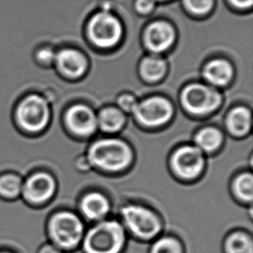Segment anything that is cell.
I'll use <instances>...</instances> for the list:
<instances>
[{
  "label": "cell",
  "instance_id": "1",
  "mask_svg": "<svg viewBox=\"0 0 253 253\" xmlns=\"http://www.w3.org/2000/svg\"><path fill=\"white\" fill-rule=\"evenodd\" d=\"M126 241L123 225L114 219L100 220L84 234V253H121Z\"/></svg>",
  "mask_w": 253,
  "mask_h": 253
},
{
  "label": "cell",
  "instance_id": "2",
  "mask_svg": "<svg viewBox=\"0 0 253 253\" xmlns=\"http://www.w3.org/2000/svg\"><path fill=\"white\" fill-rule=\"evenodd\" d=\"M131 158L130 147L119 139L97 141L88 151V159L91 164L106 170H121L130 165Z\"/></svg>",
  "mask_w": 253,
  "mask_h": 253
},
{
  "label": "cell",
  "instance_id": "3",
  "mask_svg": "<svg viewBox=\"0 0 253 253\" xmlns=\"http://www.w3.org/2000/svg\"><path fill=\"white\" fill-rule=\"evenodd\" d=\"M125 230L141 240H150L158 236L162 230L161 220L151 209L142 206L128 205L121 209Z\"/></svg>",
  "mask_w": 253,
  "mask_h": 253
},
{
  "label": "cell",
  "instance_id": "4",
  "mask_svg": "<svg viewBox=\"0 0 253 253\" xmlns=\"http://www.w3.org/2000/svg\"><path fill=\"white\" fill-rule=\"evenodd\" d=\"M49 233L57 246L71 250L82 243L84 225L79 217L72 212H59L49 223Z\"/></svg>",
  "mask_w": 253,
  "mask_h": 253
},
{
  "label": "cell",
  "instance_id": "5",
  "mask_svg": "<svg viewBox=\"0 0 253 253\" xmlns=\"http://www.w3.org/2000/svg\"><path fill=\"white\" fill-rule=\"evenodd\" d=\"M49 119L48 104L38 95L29 96L17 110V120L20 126L29 132H38L44 129Z\"/></svg>",
  "mask_w": 253,
  "mask_h": 253
},
{
  "label": "cell",
  "instance_id": "6",
  "mask_svg": "<svg viewBox=\"0 0 253 253\" xmlns=\"http://www.w3.org/2000/svg\"><path fill=\"white\" fill-rule=\"evenodd\" d=\"M221 96L217 90L202 84H192L181 93V102L186 110L195 114L211 113L219 106Z\"/></svg>",
  "mask_w": 253,
  "mask_h": 253
},
{
  "label": "cell",
  "instance_id": "7",
  "mask_svg": "<svg viewBox=\"0 0 253 253\" xmlns=\"http://www.w3.org/2000/svg\"><path fill=\"white\" fill-rule=\"evenodd\" d=\"M89 38L100 48H111L118 43L122 36L120 21L111 14L98 13L88 24Z\"/></svg>",
  "mask_w": 253,
  "mask_h": 253
},
{
  "label": "cell",
  "instance_id": "8",
  "mask_svg": "<svg viewBox=\"0 0 253 253\" xmlns=\"http://www.w3.org/2000/svg\"><path fill=\"white\" fill-rule=\"evenodd\" d=\"M173 113L168 99L152 97L137 103L133 113L137 120L147 126H158L167 123Z\"/></svg>",
  "mask_w": 253,
  "mask_h": 253
},
{
  "label": "cell",
  "instance_id": "9",
  "mask_svg": "<svg viewBox=\"0 0 253 253\" xmlns=\"http://www.w3.org/2000/svg\"><path fill=\"white\" fill-rule=\"evenodd\" d=\"M171 163L174 170L181 177L193 179L202 172L204 158L198 147L183 146L174 152Z\"/></svg>",
  "mask_w": 253,
  "mask_h": 253
},
{
  "label": "cell",
  "instance_id": "10",
  "mask_svg": "<svg viewBox=\"0 0 253 253\" xmlns=\"http://www.w3.org/2000/svg\"><path fill=\"white\" fill-rule=\"evenodd\" d=\"M69 129L81 136H87L95 130L97 118L92 110L83 105L72 106L66 115Z\"/></svg>",
  "mask_w": 253,
  "mask_h": 253
},
{
  "label": "cell",
  "instance_id": "11",
  "mask_svg": "<svg viewBox=\"0 0 253 253\" xmlns=\"http://www.w3.org/2000/svg\"><path fill=\"white\" fill-rule=\"evenodd\" d=\"M55 190V181L48 174L39 173L32 175L25 182L23 191L29 202L41 203L48 201Z\"/></svg>",
  "mask_w": 253,
  "mask_h": 253
},
{
  "label": "cell",
  "instance_id": "12",
  "mask_svg": "<svg viewBox=\"0 0 253 253\" xmlns=\"http://www.w3.org/2000/svg\"><path fill=\"white\" fill-rule=\"evenodd\" d=\"M144 39L148 48L152 51H165L174 42V31L168 23L156 22L148 28Z\"/></svg>",
  "mask_w": 253,
  "mask_h": 253
},
{
  "label": "cell",
  "instance_id": "13",
  "mask_svg": "<svg viewBox=\"0 0 253 253\" xmlns=\"http://www.w3.org/2000/svg\"><path fill=\"white\" fill-rule=\"evenodd\" d=\"M55 60L59 70L70 78L83 76L87 66L85 56L74 49H63L55 55Z\"/></svg>",
  "mask_w": 253,
  "mask_h": 253
},
{
  "label": "cell",
  "instance_id": "14",
  "mask_svg": "<svg viewBox=\"0 0 253 253\" xmlns=\"http://www.w3.org/2000/svg\"><path fill=\"white\" fill-rule=\"evenodd\" d=\"M80 208L86 219L100 221L109 212L110 204L106 196L99 193H90L83 197Z\"/></svg>",
  "mask_w": 253,
  "mask_h": 253
},
{
  "label": "cell",
  "instance_id": "15",
  "mask_svg": "<svg viewBox=\"0 0 253 253\" xmlns=\"http://www.w3.org/2000/svg\"><path fill=\"white\" fill-rule=\"evenodd\" d=\"M233 74L231 64L222 59H216L209 62L203 71L205 79L215 85H226L232 79Z\"/></svg>",
  "mask_w": 253,
  "mask_h": 253
},
{
  "label": "cell",
  "instance_id": "16",
  "mask_svg": "<svg viewBox=\"0 0 253 253\" xmlns=\"http://www.w3.org/2000/svg\"><path fill=\"white\" fill-rule=\"evenodd\" d=\"M226 125L232 133L242 136L249 132L252 126V114L249 110L240 106L231 111L228 114Z\"/></svg>",
  "mask_w": 253,
  "mask_h": 253
},
{
  "label": "cell",
  "instance_id": "17",
  "mask_svg": "<svg viewBox=\"0 0 253 253\" xmlns=\"http://www.w3.org/2000/svg\"><path fill=\"white\" fill-rule=\"evenodd\" d=\"M225 253H253V238L245 232L237 231L226 237Z\"/></svg>",
  "mask_w": 253,
  "mask_h": 253
},
{
  "label": "cell",
  "instance_id": "18",
  "mask_svg": "<svg viewBox=\"0 0 253 253\" xmlns=\"http://www.w3.org/2000/svg\"><path fill=\"white\" fill-rule=\"evenodd\" d=\"M97 124L105 131L116 132L123 126L125 116L120 109L108 107L99 113V117L97 118Z\"/></svg>",
  "mask_w": 253,
  "mask_h": 253
},
{
  "label": "cell",
  "instance_id": "19",
  "mask_svg": "<svg viewBox=\"0 0 253 253\" xmlns=\"http://www.w3.org/2000/svg\"><path fill=\"white\" fill-rule=\"evenodd\" d=\"M165 71L166 63L161 58L149 56L141 62V75L149 82H156L161 79L165 76Z\"/></svg>",
  "mask_w": 253,
  "mask_h": 253
},
{
  "label": "cell",
  "instance_id": "20",
  "mask_svg": "<svg viewBox=\"0 0 253 253\" xmlns=\"http://www.w3.org/2000/svg\"><path fill=\"white\" fill-rule=\"evenodd\" d=\"M199 149L211 152L219 148L222 142V135L219 130L212 127H208L201 130L195 138Z\"/></svg>",
  "mask_w": 253,
  "mask_h": 253
},
{
  "label": "cell",
  "instance_id": "21",
  "mask_svg": "<svg viewBox=\"0 0 253 253\" xmlns=\"http://www.w3.org/2000/svg\"><path fill=\"white\" fill-rule=\"evenodd\" d=\"M234 193L240 201L251 202L253 197V177L252 174H243L237 178L233 185Z\"/></svg>",
  "mask_w": 253,
  "mask_h": 253
},
{
  "label": "cell",
  "instance_id": "22",
  "mask_svg": "<svg viewBox=\"0 0 253 253\" xmlns=\"http://www.w3.org/2000/svg\"><path fill=\"white\" fill-rule=\"evenodd\" d=\"M150 253H183L182 246L174 237L158 238L151 245Z\"/></svg>",
  "mask_w": 253,
  "mask_h": 253
},
{
  "label": "cell",
  "instance_id": "23",
  "mask_svg": "<svg viewBox=\"0 0 253 253\" xmlns=\"http://www.w3.org/2000/svg\"><path fill=\"white\" fill-rule=\"evenodd\" d=\"M22 183L14 174H6L0 178V195L5 197H15L20 193Z\"/></svg>",
  "mask_w": 253,
  "mask_h": 253
},
{
  "label": "cell",
  "instance_id": "24",
  "mask_svg": "<svg viewBox=\"0 0 253 253\" xmlns=\"http://www.w3.org/2000/svg\"><path fill=\"white\" fill-rule=\"evenodd\" d=\"M185 5L195 14H205L211 10L212 0H184Z\"/></svg>",
  "mask_w": 253,
  "mask_h": 253
},
{
  "label": "cell",
  "instance_id": "25",
  "mask_svg": "<svg viewBox=\"0 0 253 253\" xmlns=\"http://www.w3.org/2000/svg\"><path fill=\"white\" fill-rule=\"evenodd\" d=\"M118 102H119L120 108L128 113H133L134 110L137 105V101L133 96L129 95V94H124V95L120 96Z\"/></svg>",
  "mask_w": 253,
  "mask_h": 253
},
{
  "label": "cell",
  "instance_id": "26",
  "mask_svg": "<svg viewBox=\"0 0 253 253\" xmlns=\"http://www.w3.org/2000/svg\"><path fill=\"white\" fill-rule=\"evenodd\" d=\"M154 4V0H137L136 6L138 11L142 13H148L153 9Z\"/></svg>",
  "mask_w": 253,
  "mask_h": 253
},
{
  "label": "cell",
  "instance_id": "27",
  "mask_svg": "<svg viewBox=\"0 0 253 253\" xmlns=\"http://www.w3.org/2000/svg\"><path fill=\"white\" fill-rule=\"evenodd\" d=\"M38 59L41 62H45V63H49L52 62L54 59H55V55L54 53L49 50V49H43L38 53Z\"/></svg>",
  "mask_w": 253,
  "mask_h": 253
},
{
  "label": "cell",
  "instance_id": "28",
  "mask_svg": "<svg viewBox=\"0 0 253 253\" xmlns=\"http://www.w3.org/2000/svg\"><path fill=\"white\" fill-rule=\"evenodd\" d=\"M232 3L240 8H247L253 4V0H231Z\"/></svg>",
  "mask_w": 253,
  "mask_h": 253
},
{
  "label": "cell",
  "instance_id": "29",
  "mask_svg": "<svg viewBox=\"0 0 253 253\" xmlns=\"http://www.w3.org/2000/svg\"><path fill=\"white\" fill-rule=\"evenodd\" d=\"M40 253H61L60 251L57 250L56 248L51 246H47L44 248H42V250L40 252Z\"/></svg>",
  "mask_w": 253,
  "mask_h": 253
}]
</instances>
